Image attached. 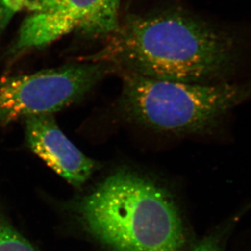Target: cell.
Listing matches in <instances>:
<instances>
[{
    "label": "cell",
    "instance_id": "obj_7",
    "mask_svg": "<svg viewBox=\"0 0 251 251\" xmlns=\"http://www.w3.org/2000/svg\"><path fill=\"white\" fill-rule=\"evenodd\" d=\"M0 251H37L19 232L0 218Z\"/></svg>",
    "mask_w": 251,
    "mask_h": 251
},
{
    "label": "cell",
    "instance_id": "obj_1",
    "mask_svg": "<svg viewBox=\"0 0 251 251\" xmlns=\"http://www.w3.org/2000/svg\"><path fill=\"white\" fill-rule=\"evenodd\" d=\"M241 54L231 32L189 12L171 10L119 23L101 49L82 61L105 63L115 73L156 79L217 83L233 74Z\"/></svg>",
    "mask_w": 251,
    "mask_h": 251
},
{
    "label": "cell",
    "instance_id": "obj_4",
    "mask_svg": "<svg viewBox=\"0 0 251 251\" xmlns=\"http://www.w3.org/2000/svg\"><path fill=\"white\" fill-rule=\"evenodd\" d=\"M105 63L81 61L0 78V125L53 114L82 99L108 74Z\"/></svg>",
    "mask_w": 251,
    "mask_h": 251
},
{
    "label": "cell",
    "instance_id": "obj_2",
    "mask_svg": "<svg viewBox=\"0 0 251 251\" xmlns=\"http://www.w3.org/2000/svg\"><path fill=\"white\" fill-rule=\"evenodd\" d=\"M86 227L114 251H177L185 242L179 208L167 188L119 170L80 201Z\"/></svg>",
    "mask_w": 251,
    "mask_h": 251
},
{
    "label": "cell",
    "instance_id": "obj_10",
    "mask_svg": "<svg viewBox=\"0 0 251 251\" xmlns=\"http://www.w3.org/2000/svg\"><path fill=\"white\" fill-rule=\"evenodd\" d=\"M58 0H33L31 2H28L26 7H29L32 12H40L51 7Z\"/></svg>",
    "mask_w": 251,
    "mask_h": 251
},
{
    "label": "cell",
    "instance_id": "obj_8",
    "mask_svg": "<svg viewBox=\"0 0 251 251\" xmlns=\"http://www.w3.org/2000/svg\"><path fill=\"white\" fill-rule=\"evenodd\" d=\"M235 221L228 222L201 240L189 251H224L227 235Z\"/></svg>",
    "mask_w": 251,
    "mask_h": 251
},
{
    "label": "cell",
    "instance_id": "obj_3",
    "mask_svg": "<svg viewBox=\"0 0 251 251\" xmlns=\"http://www.w3.org/2000/svg\"><path fill=\"white\" fill-rule=\"evenodd\" d=\"M117 74L123 81L120 103L126 117L161 132H210L227 113L251 98V81L195 83Z\"/></svg>",
    "mask_w": 251,
    "mask_h": 251
},
{
    "label": "cell",
    "instance_id": "obj_6",
    "mask_svg": "<svg viewBox=\"0 0 251 251\" xmlns=\"http://www.w3.org/2000/svg\"><path fill=\"white\" fill-rule=\"evenodd\" d=\"M27 145L56 174L80 187L97 170V162L83 154L63 133L53 114L25 119Z\"/></svg>",
    "mask_w": 251,
    "mask_h": 251
},
{
    "label": "cell",
    "instance_id": "obj_9",
    "mask_svg": "<svg viewBox=\"0 0 251 251\" xmlns=\"http://www.w3.org/2000/svg\"><path fill=\"white\" fill-rule=\"evenodd\" d=\"M28 0H0V32L4 29L12 16L26 7Z\"/></svg>",
    "mask_w": 251,
    "mask_h": 251
},
{
    "label": "cell",
    "instance_id": "obj_5",
    "mask_svg": "<svg viewBox=\"0 0 251 251\" xmlns=\"http://www.w3.org/2000/svg\"><path fill=\"white\" fill-rule=\"evenodd\" d=\"M119 4L120 0H58L25 19L12 54L41 49L76 30L106 37L119 26Z\"/></svg>",
    "mask_w": 251,
    "mask_h": 251
}]
</instances>
